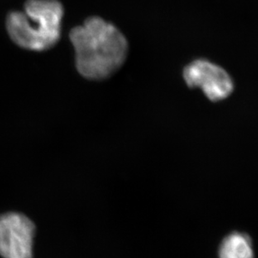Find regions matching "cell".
Returning a JSON list of instances; mask_svg holds the SVG:
<instances>
[{
    "label": "cell",
    "mask_w": 258,
    "mask_h": 258,
    "mask_svg": "<svg viewBox=\"0 0 258 258\" xmlns=\"http://www.w3.org/2000/svg\"><path fill=\"white\" fill-rule=\"evenodd\" d=\"M70 40L74 47L77 72L89 81L108 79L127 60V39L102 18H89L83 25L73 28Z\"/></svg>",
    "instance_id": "obj_1"
},
{
    "label": "cell",
    "mask_w": 258,
    "mask_h": 258,
    "mask_svg": "<svg viewBox=\"0 0 258 258\" xmlns=\"http://www.w3.org/2000/svg\"><path fill=\"white\" fill-rule=\"evenodd\" d=\"M64 10L58 0H28L25 11L8 15L7 31L20 47L44 51L60 40Z\"/></svg>",
    "instance_id": "obj_2"
},
{
    "label": "cell",
    "mask_w": 258,
    "mask_h": 258,
    "mask_svg": "<svg viewBox=\"0 0 258 258\" xmlns=\"http://www.w3.org/2000/svg\"><path fill=\"white\" fill-rule=\"evenodd\" d=\"M35 224L17 212L0 216V256L4 258H33Z\"/></svg>",
    "instance_id": "obj_3"
},
{
    "label": "cell",
    "mask_w": 258,
    "mask_h": 258,
    "mask_svg": "<svg viewBox=\"0 0 258 258\" xmlns=\"http://www.w3.org/2000/svg\"><path fill=\"white\" fill-rule=\"evenodd\" d=\"M184 82L190 88H200L208 99L219 102L233 92V81L230 75L209 60H194L183 71Z\"/></svg>",
    "instance_id": "obj_4"
},
{
    "label": "cell",
    "mask_w": 258,
    "mask_h": 258,
    "mask_svg": "<svg viewBox=\"0 0 258 258\" xmlns=\"http://www.w3.org/2000/svg\"><path fill=\"white\" fill-rule=\"evenodd\" d=\"M219 258H254L253 247L248 236L233 232L221 241Z\"/></svg>",
    "instance_id": "obj_5"
}]
</instances>
